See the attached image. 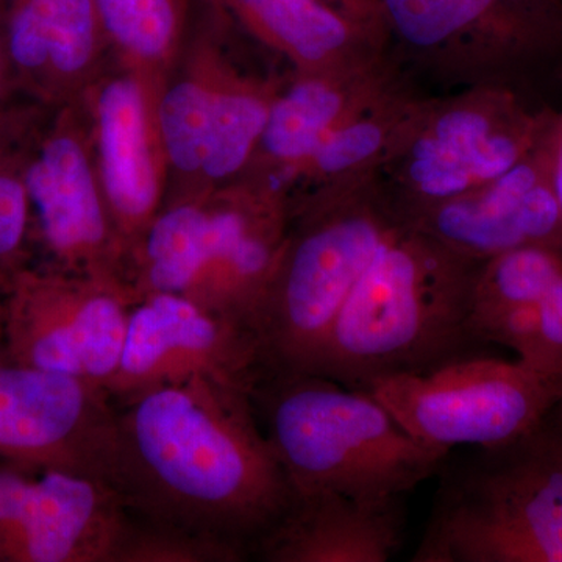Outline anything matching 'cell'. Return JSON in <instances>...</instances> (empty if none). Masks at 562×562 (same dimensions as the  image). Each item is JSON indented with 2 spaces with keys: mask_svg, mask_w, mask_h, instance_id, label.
<instances>
[{
  "mask_svg": "<svg viewBox=\"0 0 562 562\" xmlns=\"http://www.w3.org/2000/svg\"><path fill=\"white\" fill-rule=\"evenodd\" d=\"M387 52L414 80L450 90L562 76V0H382Z\"/></svg>",
  "mask_w": 562,
  "mask_h": 562,
  "instance_id": "obj_6",
  "label": "cell"
},
{
  "mask_svg": "<svg viewBox=\"0 0 562 562\" xmlns=\"http://www.w3.org/2000/svg\"><path fill=\"white\" fill-rule=\"evenodd\" d=\"M557 114L506 88L431 94L376 180L408 224L509 171L542 143Z\"/></svg>",
  "mask_w": 562,
  "mask_h": 562,
  "instance_id": "obj_7",
  "label": "cell"
},
{
  "mask_svg": "<svg viewBox=\"0 0 562 562\" xmlns=\"http://www.w3.org/2000/svg\"><path fill=\"white\" fill-rule=\"evenodd\" d=\"M14 94L16 91L11 79L9 55H7L5 38H3L2 9H0V117L13 105Z\"/></svg>",
  "mask_w": 562,
  "mask_h": 562,
  "instance_id": "obj_31",
  "label": "cell"
},
{
  "mask_svg": "<svg viewBox=\"0 0 562 562\" xmlns=\"http://www.w3.org/2000/svg\"><path fill=\"white\" fill-rule=\"evenodd\" d=\"M550 169L558 202L562 210V111H558L549 138Z\"/></svg>",
  "mask_w": 562,
  "mask_h": 562,
  "instance_id": "obj_30",
  "label": "cell"
},
{
  "mask_svg": "<svg viewBox=\"0 0 562 562\" xmlns=\"http://www.w3.org/2000/svg\"><path fill=\"white\" fill-rule=\"evenodd\" d=\"M0 460L116 490L117 405L102 384L0 355Z\"/></svg>",
  "mask_w": 562,
  "mask_h": 562,
  "instance_id": "obj_11",
  "label": "cell"
},
{
  "mask_svg": "<svg viewBox=\"0 0 562 562\" xmlns=\"http://www.w3.org/2000/svg\"><path fill=\"white\" fill-rule=\"evenodd\" d=\"M0 299H2V294H0Z\"/></svg>",
  "mask_w": 562,
  "mask_h": 562,
  "instance_id": "obj_35",
  "label": "cell"
},
{
  "mask_svg": "<svg viewBox=\"0 0 562 562\" xmlns=\"http://www.w3.org/2000/svg\"><path fill=\"white\" fill-rule=\"evenodd\" d=\"M324 2L338 10L344 16L358 22L362 27L369 29L387 44L386 18H384L382 0H324Z\"/></svg>",
  "mask_w": 562,
  "mask_h": 562,
  "instance_id": "obj_29",
  "label": "cell"
},
{
  "mask_svg": "<svg viewBox=\"0 0 562 562\" xmlns=\"http://www.w3.org/2000/svg\"><path fill=\"white\" fill-rule=\"evenodd\" d=\"M290 210L286 249L251 324L268 375L312 372L355 284L405 224L376 177Z\"/></svg>",
  "mask_w": 562,
  "mask_h": 562,
  "instance_id": "obj_4",
  "label": "cell"
},
{
  "mask_svg": "<svg viewBox=\"0 0 562 562\" xmlns=\"http://www.w3.org/2000/svg\"><path fill=\"white\" fill-rule=\"evenodd\" d=\"M552 414H553L554 419L560 422V424L562 425V398H561L560 403H558V405L554 406Z\"/></svg>",
  "mask_w": 562,
  "mask_h": 562,
  "instance_id": "obj_33",
  "label": "cell"
},
{
  "mask_svg": "<svg viewBox=\"0 0 562 562\" xmlns=\"http://www.w3.org/2000/svg\"><path fill=\"white\" fill-rule=\"evenodd\" d=\"M47 106L13 103L0 117V280L32 265L33 222L25 160Z\"/></svg>",
  "mask_w": 562,
  "mask_h": 562,
  "instance_id": "obj_26",
  "label": "cell"
},
{
  "mask_svg": "<svg viewBox=\"0 0 562 562\" xmlns=\"http://www.w3.org/2000/svg\"><path fill=\"white\" fill-rule=\"evenodd\" d=\"M405 535L402 498L362 502L336 492H295L255 546L265 562H386Z\"/></svg>",
  "mask_w": 562,
  "mask_h": 562,
  "instance_id": "obj_19",
  "label": "cell"
},
{
  "mask_svg": "<svg viewBox=\"0 0 562 562\" xmlns=\"http://www.w3.org/2000/svg\"><path fill=\"white\" fill-rule=\"evenodd\" d=\"M95 3L111 57L138 81L151 124L158 132L162 92L190 38V0H95Z\"/></svg>",
  "mask_w": 562,
  "mask_h": 562,
  "instance_id": "obj_23",
  "label": "cell"
},
{
  "mask_svg": "<svg viewBox=\"0 0 562 562\" xmlns=\"http://www.w3.org/2000/svg\"><path fill=\"white\" fill-rule=\"evenodd\" d=\"M290 225V199L269 184L241 177L211 191L201 262L184 297L254 331Z\"/></svg>",
  "mask_w": 562,
  "mask_h": 562,
  "instance_id": "obj_14",
  "label": "cell"
},
{
  "mask_svg": "<svg viewBox=\"0 0 562 562\" xmlns=\"http://www.w3.org/2000/svg\"><path fill=\"white\" fill-rule=\"evenodd\" d=\"M9 2L10 0H0V9H3V7H5Z\"/></svg>",
  "mask_w": 562,
  "mask_h": 562,
  "instance_id": "obj_34",
  "label": "cell"
},
{
  "mask_svg": "<svg viewBox=\"0 0 562 562\" xmlns=\"http://www.w3.org/2000/svg\"><path fill=\"white\" fill-rule=\"evenodd\" d=\"M33 243L47 266L127 284L128 258L111 220L83 102L47 109L25 160Z\"/></svg>",
  "mask_w": 562,
  "mask_h": 562,
  "instance_id": "obj_10",
  "label": "cell"
},
{
  "mask_svg": "<svg viewBox=\"0 0 562 562\" xmlns=\"http://www.w3.org/2000/svg\"><path fill=\"white\" fill-rule=\"evenodd\" d=\"M550 132L509 171L424 211L408 224L475 262L520 247H562V210L550 169Z\"/></svg>",
  "mask_w": 562,
  "mask_h": 562,
  "instance_id": "obj_16",
  "label": "cell"
},
{
  "mask_svg": "<svg viewBox=\"0 0 562 562\" xmlns=\"http://www.w3.org/2000/svg\"><path fill=\"white\" fill-rule=\"evenodd\" d=\"M266 375L250 328L184 295L160 292L133 306L120 366L106 390L121 405L144 392L205 376L251 395Z\"/></svg>",
  "mask_w": 562,
  "mask_h": 562,
  "instance_id": "obj_12",
  "label": "cell"
},
{
  "mask_svg": "<svg viewBox=\"0 0 562 562\" xmlns=\"http://www.w3.org/2000/svg\"><path fill=\"white\" fill-rule=\"evenodd\" d=\"M206 16L205 27L188 38L158 105V132L168 165L166 201L202 194L214 103L231 60L224 52V35L232 25L210 7Z\"/></svg>",
  "mask_w": 562,
  "mask_h": 562,
  "instance_id": "obj_22",
  "label": "cell"
},
{
  "mask_svg": "<svg viewBox=\"0 0 562 562\" xmlns=\"http://www.w3.org/2000/svg\"><path fill=\"white\" fill-rule=\"evenodd\" d=\"M495 344L512 349L532 371L562 383V273L538 305L506 322Z\"/></svg>",
  "mask_w": 562,
  "mask_h": 562,
  "instance_id": "obj_28",
  "label": "cell"
},
{
  "mask_svg": "<svg viewBox=\"0 0 562 562\" xmlns=\"http://www.w3.org/2000/svg\"><path fill=\"white\" fill-rule=\"evenodd\" d=\"M0 294L3 358L106 387L138 303L131 286L29 265L0 280Z\"/></svg>",
  "mask_w": 562,
  "mask_h": 562,
  "instance_id": "obj_9",
  "label": "cell"
},
{
  "mask_svg": "<svg viewBox=\"0 0 562 562\" xmlns=\"http://www.w3.org/2000/svg\"><path fill=\"white\" fill-rule=\"evenodd\" d=\"M402 70L387 52L358 68L294 72L277 92L257 151L241 177L269 184L288 198L291 180L325 138Z\"/></svg>",
  "mask_w": 562,
  "mask_h": 562,
  "instance_id": "obj_18",
  "label": "cell"
},
{
  "mask_svg": "<svg viewBox=\"0 0 562 562\" xmlns=\"http://www.w3.org/2000/svg\"><path fill=\"white\" fill-rule=\"evenodd\" d=\"M235 547L128 513L113 562H241Z\"/></svg>",
  "mask_w": 562,
  "mask_h": 562,
  "instance_id": "obj_27",
  "label": "cell"
},
{
  "mask_svg": "<svg viewBox=\"0 0 562 562\" xmlns=\"http://www.w3.org/2000/svg\"><path fill=\"white\" fill-rule=\"evenodd\" d=\"M3 342V306L2 299H0V350H2Z\"/></svg>",
  "mask_w": 562,
  "mask_h": 562,
  "instance_id": "obj_32",
  "label": "cell"
},
{
  "mask_svg": "<svg viewBox=\"0 0 562 562\" xmlns=\"http://www.w3.org/2000/svg\"><path fill=\"white\" fill-rule=\"evenodd\" d=\"M3 38L14 91L58 109L79 102L109 69V40L95 0H10Z\"/></svg>",
  "mask_w": 562,
  "mask_h": 562,
  "instance_id": "obj_17",
  "label": "cell"
},
{
  "mask_svg": "<svg viewBox=\"0 0 562 562\" xmlns=\"http://www.w3.org/2000/svg\"><path fill=\"white\" fill-rule=\"evenodd\" d=\"M561 79H562V76H561Z\"/></svg>",
  "mask_w": 562,
  "mask_h": 562,
  "instance_id": "obj_36",
  "label": "cell"
},
{
  "mask_svg": "<svg viewBox=\"0 0 562 562\" xmlns=\"http://www.w3.org/2000/svg\"><path fill=\"white\" fill-rule=\"evenodd\" d=\"M402 70L335 128L291 180L290 205L306 195L371 180L390 160L430 101Z\"/></svg>",
  "mask_w": 562,
  "mask_h": 562,
  "instance_id": "obj_21",
  "label": "cell"
},
{
  "mask_svg": "<svg viewBox=\"0 0 562 562\" xmlns=\"http://www.w3.org/2000/svg\"><path fill=\"white\" fill-rule=\"evenodd\" d=\"M479 266L403 224L355 284L310 373L364 391L468 357L480 344L469 330Z\"/></svg>",
  "mask_w": 562,
  "mask_h": 562,
  "instance_id": "obj_2",
  "label": "cell"
},
{
  "mask_svg": "<svg viewBox=\"0 0 562 562\" xmlns=\"http://www.w3.org/2000/svg\"><path fill=\"white\" fill-rule=\"evenodd\" d=\"M251 38L290 61L294 72H338L380 60L386 41L324 0H203Z\"/></svg>",
  "mask_w": 562,
  "mask_h": 562,
  "instance_id": "obj_20",
  "label": "cell"
},
{
  "mask_svg": "<svg viewBox=\"0 0 562 562\" xmlns=\"http://www.w3.org/2000/svg\"><path fill=\"white\" fill-rule=\"evenodd\" d=\"M414 562H562V425L479 449L443 475Z\"/></svg>",
  "mask_w": 562,
  "mask_h": 562,
  "instance_id": "obj_5",
  "label": "cell"
},
{
  "mask_svg": "<svg viewBox=\"0 0 562 562\" xmlns=\"http://www.w3.org/2000/svg\"><path fill=\"white\" fill-rule=\"evenodd\" d=\"M81 102L90 117L110 216L131 261L168 194L160 135L151 124L138 81L120 66L106 69Z\"/></svg>",
  "mask_w": 562,
  "mask_h": 562,
  "instance_id": "obj_15",
  "label": "cell"
},
{
  "mask_svg": "<svg viewBox=\"0 0 562 562\" xmlns=\"http://www.w3.org/2000/svg\"><path fill=\"white\" fill-rule=\"evenodd\" d=\"M250 397L299 494L403 498L438 473L450 454L414 439L369 392L316 373H272Z\"/></svg>",
  "mask_w": 562,
  "mask_h": 562,
  "instance_id": "obj_3",
  "label": "cell"
},
{
  "mask_svg": "<svg viewBox=\"0 0 562 562\" xmlns=\"http://www.w3.org/2000/svg\"><path fill=\"white\" fill-rule=\"evenodd\" d=\"M562 273V247L527 246L480 262L473 279L469 330L479 342H495L517 314L542 301Z\"/></svg>",
  "mask_w": 562,
  "mask_h": 562,
  "instance_id": "obj_25",
  "label": "cell"
},
{
  "mask_svg": "<svg viewBox=\"0 0 562 562\" xmlns=\"http://www.w3.org/2000/svg\"><path fill=\"white\" fill-rule=\"evenodd\" d=\"M281 85L243 72L228 60L214 103L202 194L232 183L249 168Z\"/></svg>",
  "mask_w": 562,
  "mask_h": 562,
  "instance_id": "obj_24",
  "label": "cell"
},
{
  "mask_svg": "<svg viewBox=\"0 0 562 562\" xmlns=\"http://www.w3.org/2000/svg\"><path fill=\"white\" fill-rule=\"evenodd\" d=\"M127 516L109 484L0 460V562H113Z\"/></svg>",
  "mask_w": 562,
  "mask_h": 562,
  "instance_id": "obj_13",
  "label": "cell"
},
{
  "mask_svg": "<svg viewBox=\"0 0 562 562\" xmlns=\"http://www.w3.org/2000/svg\"><path fill=\"white\" fill-rule=\"evenodd\" d=\"M431 449L503 446L538 428L562 383L519 360L465 357L422 373L384 376L364 390Z\"/></svg>",
  "mask_w": 562,
  "mask_h": 562,
  "instance_id": "obj_8",
  "label": "cell"
},
{
  "mask_svg": "<svg viewBox=\"0 0 562 562\" xmlns=\"http://www.w3.org/2000/svg\"><path fill=\"white\" fill-rule=\"evenodd\" d=\"M116 491L133 516L251 558L294 487L249 392L194 376L117 405Z\"/></svg>",
  "mask_w": 562,
  "mask_h": 562,
  "instance_id": "obj_1",
  "label": "cell"
}]
</instances>
